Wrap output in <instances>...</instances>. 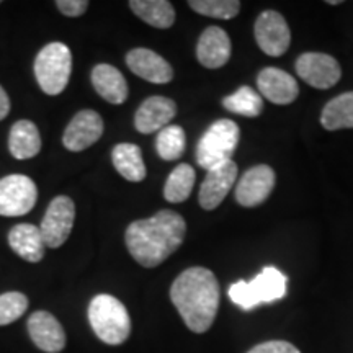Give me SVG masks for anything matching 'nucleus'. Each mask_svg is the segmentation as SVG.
<instances>
[{"mask_svg": "<svg viewBox=\"0 0 353 353\" xmlns=\"http://www.w3.org/2000/svg\"><path fill=\"white\" fill-rule=\"evenodd\" d=\"M219 283L205 267H192L175 278L170 299L187 327L195 334L211 329L219 309Z\"/></svg>", "mask_w": 353, "mask_h": 353, "instance_id": "obj_2", "label": "nucleus"}, {"mask_svg": "<svg viewBox=\"0 0 353 353\" xmlns=\"http://www.w3.org/2000/svg\"><path fill=\"white\" fill-rule=\"evenodd\" d=\"M185 148H187V138H185V131L182 126L170 125L159 131L156 149L161 159H164V161H176V159L183 156Z\"/></svg>", "mask_w": 353, "mask_h": 353, "instance_id": "obj_27", "label": "nucleus"}, {"mask_svg": "<svg viewBox=\"0 0 353 353\" xmlns=\"http://www.w3.org/2000/svg\"><path fill=\"white\" fill-rule=\"evenodd\" d=\"M130 8L154 28L165 30L175 23V8L167 0H131Z\"/></svg>", "mask_w": 353, "mask_h": 353, "instance_id": "obj_23", "label": "nucleus"}, {"mask_svg": "<svg viewBox=\"0 0 353 353\" xmlns=\"http://www.w3.org/2000/svg\"><path fill=\"white\" fill-rule=\"evenodd\" d=\"M288 278L275 267H265L252 281H236L229 288V298L242 311H252L259 304L285 298Z\"/></svg>", "mask_w": 353, "mask_h": 353, "instance_id": "obj_4", "label": "nucleus"}, {"mask_svg": "<svg viewBox=\"0 0 353 353\" xmlns=\"http://www.w3.org/2000/svg\"><path fill=\"white\" fill-rule=\"evenodd\" d=\"M196 174L195 169L188 164L176 165L170 175L167 176L164 187V198L169 203H183L192 195L193 185H195Z\"/></svg>", "mask_w": 353, "mask_h": 353, "instance_id": "obj_25", "label": "nucleus"}, {"mask_svg": "<svg viewBox=\"0 0 353 353\" xmlns=\"http://www.w3.org/2000/svg\"><path fill=\"white\" fill-rule=\"evenodd\" d=\"M321 125L327 131L353 128V92L335 97L325 105L321 114Z\"/></svg>", "mask_w": 353, "mask_h": 353, "instance_id": "obj_24", "label": "nucleus"}, {"mask_svg": "<svg viewBox=\"0 0 353 353\" xmlns=\"http://www.w3.org/2000/svg\"><path fill=\"white\" fill-rule=\"evenodd\" d=\"M236 179L237 165L232 161L206 172L205 180L200 187V195H198L201 208L206 211L218 208L224 198L228 196V193L231 192Z\"/></svg>", "mask_w": 353, "mask_h": 353, "instance_id": "obj_14", "label": "nucleus"}, {"mask_svg": "<svg viewBox=\"0 0 353 353\" xmlns=\"http://www.w3.org/2000/svg\"><path fill=\"white\" fill-rule=\"evenodd\" d=\"M257 85L263 99L275 105H290L298 99L299 88L293 76L276 68L260 70Z\"/></svg>", "mask_w": 353, "mask_h": 353, "instance_id": "obj_17", "label": "nucleus"}, {"mask_svg": "<svg viewBox=\"0 0 353 353\" xmlns=\"http://www.w3.org/2000/svg\"><path fill=\"white\" fill-rule=\"evenodd\" d=\"M112 161L114 169L128 182H143L145 179V164L139 145L132 143H120L113 148Z\"/></svg>", "mask_w": 353, "mask_h": 353, "instance_id": "obj_22", "label": "nucleus"}, {"mask_svg": "<svg viewBox=\"0 0 353 353\" xmlns=\"http://www.w3.org/2000/svg\"><path fill=\"white\" fill-rule=\"evenodd\" d=\"M28 334L32 342L41 352L46 353H59L64 350L65 332L61 322L56 319L51 312L48 311H34L28 317Z\"/></svg>", "mask_w": 353, "mask_h": 353, "instance_id": "obj_13", "label": "nucleus"}, {"mask_svg": "<svg viewBox=\"0 0 353 353\" xmlns=\"http://www.w3.org/2000/svg\"><path fill=\"white\" fill-rule=\"evenodd\" d=\"M105 125L94 110H82L70 120L63 134L64 148L70 152H81L95 144L103 134Z\"/></svg>", "mask_w": 353, "mask_h": 353, "instance_id": "obj_11", "label": "nucleus"}, {"mask_svg": "<svg viewBox=\"0 0 353 353\" xmlns=\"http://www.w3.org/2000/svg\"><path fill=\"white\" fill-rule=\"evenodd\" d=\"M296 72L304 82L314 88H330L342 77L337 59L324 52H304L299 56Z\"/></svg>", "mask_w": 353, "mask_h": 353, "instance_id": "obj_10", "label": "nucleus"}, {"mask_svg": "<svg viewBox=\"0 0 353 353\" xmlns=\"http://www.w3.org/2000/svg\"><path fill=\"white\" fill-rule=\"evenodd\" d=\"M247 353H301L293 343L285 341H270L255 345Z\"/></svg>", "mask_w": 353, "mask_h": 353, "instance_id": "obj_30", "label": "nucleus"}, {"mask_svg": "<svg viewBox=\"0 0 353 353\" xmlns=\"http://www.w3.org/2000/svg\"><path fill=\"white\" fill-rule=\"evenodd\" d=\"M74 219H76L74 201L65 195L56 196L48 206L41 226H39L44 244L51 249L64 245V242L69 239L70 232H72Z\"/></svg>", "mask_w": 353, "mask_h": 353, "instance_id": "obj_8", "label": "nucleus"}, {"mask_svg": "<svg viewBox=\"0 0 353 353\" xmlns=\"http://www.w3.org/2000/svg\"><path fill=\"white\" fill-rule=\"evenodd\" d=\"M275 187V172L270 165H255L241 176L236 187V200L241 206L254 208L270 196Z\"/></svg>", "mask_w": 353, "mask_h": 353, "instance_id": "obj_12", "label": "nucleus"}, {"mask_svg": "<svg viewBox=\"0 0 353 353\" xmlns=\"http://www.w3.org/2000/svg\"><path fill=\"white\" fill-rule=\"evenodd\" d=\"M231 57V39L219 26H208L196 44V59L208 69H219Z\"/></svg>", "mask_w": 353, "mask_h": 353, "instance_id": "obj_18", "label": "nucleus"}, {"mask_svg": "<svg viewBox=\"0 0 353 353\" xmlns=\"http://www.w3.org/2000/svg\"><path fill=\"white\" fill-rule=\"evenodd\" d=\"M241 130L232 120H218L201 136L196 145V162L206 172L232 161L239 145Z\"/></svg>", "mask_w": 353, "mask_h": 353, "instance_id": "obj_5", "label": "nucleus"}, {"mask_svg": "<svg viewBox=\"0 0 353 353\" xmlns=\"http://www.w3.org/2000/svg\"><path fill=\"white\" fill-rule=\"evenodd\" d=\"M255 39L265 54L278 57L288 51L291 43L290 26L280 13L267 10L255 21Z\"/></svg>", "mask_w": 353, "mask_h": 353, "instance_id": "obj_9", "label": "nucleus"}, {"mask_svg": "<svg viewBox=\"0 0 353 353\" xmlns=\"http://www.w3.org/2000/svg\"><path fill=\"white\" fill-rule=\"evenodd\" d=\"M223 107L228 112L242 114L247 118H255L262 113L263 100L252 87H241L239 90L234 92L232 95H228L223 100Z\"/></svg>", "mask_w": 353, "mask_h": 353, "instance_id": "obj_26", "label": "nucleus"}, {"mask_svg": "<svg viewBox=\"0 0 353 353\" xmlns=\"http://www.w3.org/2000/svg\"><path fill=\"white\" fill-rule=\"evenodd\" d=\"M187 223L176 211L162 210L148 219H138L126 229L128 252L139 265L154 268L164 263L183 244Z\"/></svg>", "mask_w": 353, "mask_h": 353, "instance_id": "obj_1", "label": "nucleus"}, {"mask_svg": "<svg viewBox=\"0 0 353 353\" xmlns=\"http://www.w3.org/2000/svg\"><path fill=\"white\" fill-rule=\"evenodd\" d=\"M88 322L97 337L107 345H121L131 335V317L120 299L97 294L88 304Z\"/></svg>", "mask_w": 353, "mask_h": 353, "instance_id": "obj_3", "label": "nucleus"}, {"mask_svg": "<svg viewBox=\"0 0 353 353\" xmlns=\"http://www.w3.org/2000/svg\"><path fill=\"white\" fill-rule=\"evenodd\" d=\"M8 245L20 259L30 263L41 262L44 257V244L41 231L33 224H17L8 232Z\"/></svg>", "mask_w": 353, "mask_h": 353, "instance_id": "obj_19", "label": "nucleus"}, {"mask_svg": "<svg viewBox=\"0 0 353 353\" xmlns=\"http://www.w3.org/2000/svg\"><path fill=\"white\" fill-rule=\"evenodd\" d=\"M56 7L69 19H77L87 12L88 2L87 0H57Z\"/></svg>", "mask_w": 353, "mask_h": 353, "instance_id": "obj_31", "label": "nucleus"}, {"mask_svg": "<svg viewBox=\"0 0 353 353\" xmlns=\"http://www.w3.org/2000/svg\"><path fill=\"white\" fill-rule=\"evenodd\" d=\"M92 83L95 92L108 103L121 105L128 99V82L117 68L110 64H97L92 70Z\"/></svg>", "mask_w": 353, "mask_h": 353, "instance_id": "obj_20", "label": "nucleus"}, {"mask_svg": "<svg viewBox=\"0 0 353 353\" xmlns=\"http://www.w3.org/2000/svg\"><path fill=\"white\" fill-rule=\"evenodd\" d=\"M28 309V298L20 291H8L0 294V325L19 321Z\"/></svg>", "mask_w": 353, "mask_h": 353, "instance_id": "obj_29", "label": "nucleus"}, {"mask_svg": "<svg viewBox=\"0 0 353 353\" xmlns=\"http://www.w3.org/2000/svg\"><path fill=\"white\" fill-rule=\"evenodd\" d=\"M175 114L176 105L174 100L161 95L149 97L139 105L134 114V126L143 134H152V132L164 130Z\"/></svg>", "mask_w": 353, "mask_h": 353, "instance_id": "obj_16", "label": "nucleus"}, {"mask_svg": "<svg viewBox=\"0 0 353 353\" xmlns=\"http://www.w3.org/2000/svg\"><path fill=\"white\" fill-rule=\"evenodd\" d=\"M72 72V52L64 43H50L34 59V77L48 95L63 94Z\"/></svg>", "mask_w": 353, "mask_h": 353, "instance_id": "obj_6", "label": "nucleus"}, {"mask_svg": "<svg viewBox=\"0 0 353 353\" xmlns=\"http://www.w3.org/2000/svg\"><path fill=\"white\" fill-rule=\"evenodd\" d=\"M126 64L136 76L151 83H169L174 69L161 54L148 48H136L126 54Z\"/></svg>", "mask_w": 353, "mask_h": 353, "instance_id": "obj_15", "label": "nucleus"}, {"mask_svg": "<svg viewBox=\"0 0 353 353\" xmlns=\"http://www.w3.org/2000/svg\"><path fill=\"white\" fill-rule=\"evenodd\" d=\"M8 112H10V100H8L7 92L3 90V87L0 85V121L3 118H7Z\"/></svg>", "mask_w": 353, "mask_h": 353, "instance_id": "obj_32", "label": "nucleus"}, {"mask_svg": "<svg viewBox=\"0 0 353 353\" xmlns=\"http://www.w3.org/2000/svg\"><path fill=\"white\" fill-rule=\"evenodd\" d=\"M38 200L37 183L30 176L12 174L0 179V216L19 218L28 214Z\"/></svg>", "mask_w": 353, "mask_h": 353, "instance_id": "obj_7", "label": "nucleus"}, {"mask_svg": "<svg viewBox=\"0 0 353 353\" xmlns=\"http://www.w3.org/2000/svg\"><path fill=\"white\" fill-rule=\"evenodd\" d=\"M8 149L19 161L33 159L41 151V136L37 125L30 120H20L12 126L8 134Z\"/></svg>", "mask_w": 353, "mask_h": 353, "instance_id": "obj_21", "label": "nucleus"}, {"mask_svg": "<svg viewBox=\"0 0 353 353\" xmlns=\"http://www.w3.org/2000/svg\"><path fill=\"white\" fill-rule=\"evenodd\" d=\"M188 6L196 13L219 20H231L241 12L237 0H190Z\"/></svg>", "mask_w": 353, "mask_h": 353, "instance_id": "obj_28", "label": "nucleus"}]
</instances>
